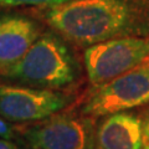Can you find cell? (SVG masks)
<instances>
[{
  "label": "cell",
  "instance_id": "6da1fadb",
  "mask_svg": "<svg viewBox=\"0 0 149 149\" xmlns=\"http://www.w3.org/2000/svg\"><path fill=\"white\" fill-rule=\"evenodd\" d=\"M40 10L54 31L85 49L119 37L149 36V0H70Z\"/></svg>",
  "mask_w": 149,
  "mask_h": 149
},
{
  "label": "cell",
  "instance_id": "7a4b0ae2",
  "mask_svg": "<svg viewBox=\"0 0 149 149\" xmlns=\"http://www.w3.org/2000/svg\"><path fill=\"white\" fill-rule=\"evenodd\" d=\"M67 42L54 30L42 32L20 61L0 74L19 85L62 91L80 74V65Z\"/></svg>",
  "mask_w": 149,
  "mask_h": 149
},
{
  "label": "cell",
  "instance_id": "3957f363",
  "mask_svg": "<svg viewBox=\"0 0 149 149\" xmlns=\"http://www.w3.org/2000/svg\"><path fill=\"white\" fill-rule=\"evenodd\" d=\"M96 118L61 111L19 132L31 149H96Z\"/></svg>",
  "mask_w": 149,
  "mask_h": 149
},
{
  "label": "cell",
  "instance_id": "277c9868",
  "mask_svg": "<svg viewBox=\"0 0 149 149\" xmlns=\"http://www.w3.org/2000/svg\"><path fill=\"white\" fill-rule=\"evenodd\" d=\"M86 73L93 87L149 61V36H127L91 45L83 52Z\"/></svg>",
  "mask_w": 149,
  "mask_h": 149
},
{
  "label": "cell",
  "instance_id": "5b68a950",
  "mask_svg": "<svg viewBox=\"0 0 149 149\" xmlns=\"http://www.w3.org/2000/svg\"><path fill=\"white\" fill-rule=\"evenodd\" d=\"M149 104V61L111 82L93 87L81 112L101 118L116 112L130 111Z\"/></svg>",
  "mask_w": 149,
  "mask_h": 149
},
{
  "label": "cell",
  "instance_id": "8992f818",
  "mask_svg": "<svg viewBox=\"0 0 149 149\" xmlns=\"http://www.w3.org/2000/svg\"><path fill=\"white\" fill-rule=\"evenodd\" d=\"M73 96L19 83H0V116L10 123H35L63 111Z\"/></svg>",
  "mask_w": 149,
  "mask_h": 149
},
{
  "label": "cell",
  "instance_id": "52a82bcc",
  "mask_svg": "<svg viewBox=\"0 0 149 149\" xmlns=\"http://www.w3.org/2000/svg\"><path fill=\"white\" fill-rule=\"evenodd\" d=\"M41 34L40 24L32 17L0 13V73L20 61Z\"/></svg>",
  "mask_w": 149,
  "mask_h": 149
},
{
  "label": "cell",
  "instance_id": "ba28073f",
  "mask_svg": "<svg viewBox=\"0 0 149 149\" xmlns=\"http://www.w3.org/2000/svg\"><path fill=\"white\" fill-rule=\"evenodd\" d=\"M101 118L96 127V149H143L141 113L123 111Z\"/></svg>",
  "mask_w": 149,
  "mask_h": 149
},
{
  "label": "cell",
  "instance_id": "9c48e42d",
  "mask_svg": "<svg viewBox=\"0 0 149 149\" xmlns=\"http://www.w3.org/2000/svg\"><path fill=\"white\" fill-rule=\"evenodd\" d=\"M67 1H70V0H0V6H35L39 9H47L62 5Z\"/></svg>",
  "mask_w": 149,
  "mask_h": 149
},
{
  "label": "cell",
  "instance_id": "30bf717a",
  "mask_svg": "<svg viewBox=\"0 0 149 149\" xmlns=\"http://www.w3.org/2000/svg\"><path fill=\"white\" fill-rule=\"evenodd\" d=\"M16 127L8 122L5 118H3L0 116V138H5V139H15L16 133H17Z\"/></svg>",
  "mask_w": 149,
  "mask_h": 149
},
{
  "label": "cell",
  "instance_id": "8fae6325",
  "mask_svg": "<svg viewBox=\"0 0 149 149\" xmlns=\"http://www.w3.org/2000/svg\"><path fill=\"white\" fill-rule=\"evenodd\" d=\"M141 114L143 119V149H149V108Z\"/></svg>",
  "mask_w": 149,
  "mask_h": 149
},
{
  "label": "cell",
  "instance_id": "7c38bea8",
  "mask_svg": "<svg viewBox=\"0 0 149 149\" xmlns=\"http://www.w3.org/2000/svg\"><path fill=\"white\" fill-rule=\"evenodd\" d=\"M0 149H27L22 144L15 142L14 139L0 138Z\"/></svg>",
  "mask_w": 149,
  "mask_h": 149
}]
</instances>
